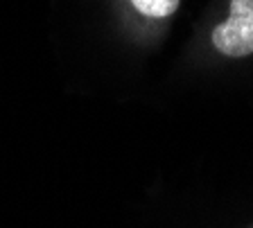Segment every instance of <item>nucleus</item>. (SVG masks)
Instances as JSON below:
<instances>
[{"mask_svg": "<svg viewBox=\"0 0 253 228\" xmlns=\"http://www.w3.org/2000/svg\"><path fill=\"white\" fill-rule=\"evenodd\" d=\"M212 45L226 57L253 52V0H231V16L212 30Z\"/></svg>", "mask_w": 253, "mask_h": 228, "instance_id": "nucleus-1", "label": "nucleus"}, {"mask_svg": "<svg viewBox=\"0 0 253 228\" xmlns=\"http://www.w3.org/2000/svg\"><path fill=\"white\" fill-rule=\"evenodd\" d=\"M131 2L140 14L152 18H165L179 7V0H131Z\"/></svg>", "mask_w": 253, "mask_h": 228, "instance_id": "nucleus-2", "label": "nucleus"}]
</instances>
